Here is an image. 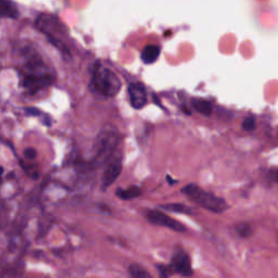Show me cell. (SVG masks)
Segmentation results:
<instances>
[{
    "mask_svg": "<svg viewBox=\"0 0 278 278\" xmlns=\"http://www.w3.org/2000/svg\"><path fill=\"white\" fill-rule=\"evenodd\" d=\"M121 86H122V83H121L119 76L112 70L97 62L92 74V91L99 96L112 98L118 95Z\"/></svg>",
    "mask_w": 278,
    "mask_h": 278,
    "instance_id": "6da1fadb",
    "label": "cell"
},
{
    "mask_svg": "<svg viewBox=\"0 0 278 278\" xmlns=\"http://www.w3.org/2000/svg\"><path fill=\"white\" fill-rule=\"evenodd\" d=\"M36 28L45 34L50 43L62 54L70 55V51L63 41V37L66 36V30L56 17H52L50 14L38 15L37 20H36Z\"/></svg>",
    "mask_w": 278,
    "mask_h": 278,
    "instance_id": "7a4b0ae2",
    "label": "cell"
},
{
    "mask_svg": "<svg viewBox=\"0 0 278 278\" xmlns=\"http://www.w3.org/2000/svg\"><path fill=\"white\" fill-rule=\"evenodd\" d=\"M182 192L189 198L191 201L210 212L219 214L225 212L229 208L228 203L223 198L217 197L213 192L203 190L202 188L195 185V184H189V185L185 186L182 189Z\"/></svg>",
    "mask_w": 278,
    "mask_h": 278,
    "instance_id": "3957f363",
    "label": "cell"
},
{
    "mask_svg": "<svg viewBox=\"0 0 278 278\" xmlns=\"http://www.w3.org/2000/svg\"><path fill=\"white\" fill-rule=\"evenodd\" d=\"M120 140L121 136L118 129L110 125L102 128L96 137L95 147H93L96 154V162H107L111 160V154L117 148Z\"/></svg>",
    "mask_w": 278,
    "mask_h": 278,
    "instance_id": "277c9868",
    "label": "cell"
},
{
    "mask_svg": "<svg viewBox=\"0 0 278 278\" xmlns=\"http://www.w3.org/2000/svg\"><path fill=\"white\" fill-rule=\"evenodd\" d=\"M145 217L147 221L158 226H163L169 229L174 230L176 233H186L187 228L185 225L178 222L177 219L170 217L169 215L164 214L163 212L158 211V210H147L145 212Z\"/></svg>",
    "mask_w": 278,
    "mask_h": 278,
    "instance_id": "5b68a950",
    "label": "cell"
},
{
    "mask_svg": "<svg viewBox=\"0 0 278 278\" xmlns=\"http://www.w3.org/2000/svg\"><path fill=\"white\" fill-rule=\"evenodd\" d=\"M169 267L172 273L183 277H190L193 274L189 255L184 250H178L173 254Z\"/></svg>",
    "mask_w": 278,
    "mask_h": 278,
    "instance_id": "8992f818",
    "label": "cell"
},
{
    "mask_svg": "<svg viewBox=\"0 0 278 278\" xmlns=\"http://www.w3.org/2000/svg\"><path fill=\"white\" fill-rule=\"evenodd\" d=\"M127 93L130 106L134 109H143L146 106L148 96H147V91L144 84L139 82L130 83L127 88Z\"/></svg>",
    "mask_w": 278,
    "mask_h": 278,
    "instance_id": "52a82bcc",
    "label": "cell"
},
{
    "mask_svg": "<svg viewBox=\"0 0 278 278\" xmlns=\"http://www.w3.org/2000/svg\"><path fill=\"white\" fill-rule=\"evenodd\" d=\"M121 172H122V163H121L120 159L110 160L102 176L101 189L107 190L118 180L119 176L121 175Z\"/></svg>",
    "mask_w": 278,
    "mask_h": 278,
    "instance_id": "ba28073f",
    "label": "cell"
},
{
    "mask_svg": "<svg viewBox=\"0 0 278 278\" xmlns=\"http://www.w3.org/2000/svg\"><path fill=\"white\" fill-rule=\"evenodd\" d=\"M161 54V47L159 45H147L141 51L140 58L145 64H152L158 60Z\"/></svg>",
    "mask_w": 278,
    "mask_h": 278,
    "instance_id": "9c48e42d",
    "label": "cell"
},
{
    "mask_svg": "<svg viewBox=\"0 0 278 278\" xmlns=\"http://www.w3.org/2000/svg\"><path fill=\"white\" fill-rule=\"evenodd\" d=\"M19 15L17 4L12 1L0 0V19H18Z\"/></svg>",
    "mask_w": 278,
    "mask_h": 278,
    "instance_id": "30bf717a",
    "label": "cell"
},
{
    "mask_svg": "<svg viewBox=\"0 0 278 278\" xmlns=\"http://www.w3.org/2000/svg\"><path fill=\"white\" fill-rule=\"evenodd\" d=\"M190 102H191V107L195 109L197 112L206 115V117H209V115L212 114L213 106L211 102L207 100V99L192 98Z\"/></svg>",
    "mask_w": 278,
    "mask_h": 278,
    "instance_id": "8fae6325",
    "label": "cell"
},
{
    "mask_svg": "<svg viewBox=\"0 0 278 278\" xmlns=\"http://www.w3.org/2000/svg\"><path fill=\"white\" fill-rule=\"evenodd\" d=\"M141 195V189L137 186H132L127 189H117V196L121 200H133V199L138 198Z\"/></svg>",
    "mask_w": 278,
    "mask_h": 278,
    "instance_id": "7c38bea8",
    "label": "cell"
},
{
    "mask_svg": "<svg viewBox=\"0 0 278 278\" xmlns=\"http://www.w3.org/2000/svg\"><path fill=\"white\" fill-rule=\"evenodd\" d=\"M161 209H164L166 211L181 213V214H191L192 210L191 208L185 206L183 203H170V204H162L160 206Z\"/></svg>",
    "mask_w": 278,
    "mask_h": 278,
    "instance_id": "4fadbf2b",
    "label": "cell"
},
{
    "mask_svg": "<svg viewBox=\"0 0 278 278\" xmlns=\"http://www.w3.org/2000/svg\"><path fill=\"white\" fill-rule=\"evenodd\" d=\"M128 274L132 278H152L143 266L138 264H132L128 267Z\"/></svg>",
    "mask_w": 278,
    "mask_h": 278,
    "instance_id": "5bb4252c",
    "label": "cell"
},
{
    "mask_svg": "<svg viewBox=\"0 0 278 278\" xmlns=\"http://www.w3.org/2000/svg\"><path fill=\"white\" fill-rule=\"evenodd\" d=\"M236 232L238 233L240 237L248 238V237H250L251 235H252V228H251L249 224L243 223V224H239V225H237V226H236Z\"/></svg>",
    "mask_w": 278,
    "mask_h": 278,
    "instance_id": "9a60e30c",
    "label": "cell"
},
{
    "mask_svg": "<svg viewBox=\"0 0 278 278\" xmlns=\"http://www.w3.org/2000/svg\"><path fill=\"white\" fill-rule=\"evenodd\" d=\"M241 126L246 130V132H252L255 129V119L253 115H248L244 121Z\"/></svg>",
    "mask_w": 278,
    "mask_h": 278,
    "instance_id": "2e32d148",
    "label": "cell"
},
{
    "mask_svg": "<svg viewBox=\"0 0 278 278\" xmlns=\"http://www.w3.org/2000/svg\"><path fill=\"white\" fill-rule=\"evenodd\" d=\"M156 269H158L160 278H170V276L172 275V272H171L169 266L158 264V265H156Z\"/></svg>",
    "mask_w": 278,
    "mask_h": 278,
    "instance_id": "e0dca14e",
    "label": "cell"
},
{
    "mask_svg": "<svg viewBox=\"0 0 278 278\" xmlns=\"http://www.w3.org/2000/svg\"><path fill=\"white\" fill-rule=\"evenodd\" d=\"M24 112L26 115H29V117H41L43 115V112L40 111V110L36 109V108H25L24 109Z\"/></svg>",
    "mask_w": 278,
    "mask_h": 278,
    "instance_id": "ac0fdd59",
    "label": "cell"
},
{
    "mask_svg": "<svg viewBox=\"0 0 278 278\" xmlns=\"http://www.w3.org/2000/svg\"><path fill=\"white\" fill-rule=\"evenodd\" d=\"M24 155H25V158L33 160L36 158V155H37V152H36V150L33 148H28L24 150Z\"/></svg>",
    "mask_w": 278,
    "mask_h": 278,
    "instance_id": "d6986e66",
    "label": "cell"
},
{
    "mask_svg": "<svg viewBox=\"0 0 278 278\" xmlns=\"http://www.w3.org/2000/svg\"><path fill=\"white\" fill-rule=\"evenodd\" d=\"M166 180H167V182H169L170 185H173V184H176V183H177V181L172 180V178H171L170 176H167V177H166Z\"/></svg>",
    "mask_w": 278,
    "mask_h": 278,
    "instance_id": "ffe728a7",
    "label": "cell"
},
{
    "mask_svg": "<svg viewBox=\"0 0 278 278\" xmlns=\"http://www.w3.org/2000/svg\"><path fill=\"white\" fill-rule=\"evenodd\" d=\"M2 173H3V169H2V167H1V166H0V176H1V175H2Z\"/></svg>",
    "mask_w": 278,
    "mask_h": 278,
    "instance_id": "44dd1931",
    "label": "cell"
}]
</instances>
